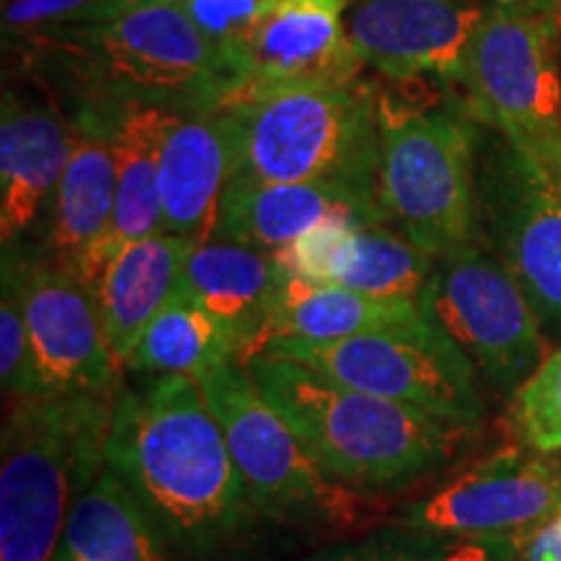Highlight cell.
I'll return each mask as SVG.
<instances>
[{
  "mask_svg": "<svg viewBox=\"0 0 561 561\" xmlns=\"http://www.w3.org/2000/svg\"><path fill=\"white\" fill-rule=\"evenodd\" d=\"M502 541L504 538H479V541L453 546L437 561H510L515 557V546Z\"/></svg>",
  "mask_w": 561,
  "mask_h": 561,
  "instance_id": "d6a6232c",
  "label": "cell"
},
{
  "mask_svg": "<svg viewBox=\"0 0 561 561\" xmlns=\"http://www.w3.org/2000/svg\"><path fill=\"white\" fill-rule=\"evenodd\" d=\"M439 557L426 543L409 541L405 536H377L359 543H341L322 549L301 561H437Z\"/></svg>",
  "mask_w": 561,
  "mask_h": 561,
  "instance_id": "4dcf8cb0",
  "label": "cell"
},
{
  "mask_svg": "<svg viewBox=\"0 0 561 561\" xmlns=\"http://www.w3.org/2000/svg\"><path fill=\"white\" fill-rule=\"evenodd\" d=\"M191 248L193 242L159 231L117 250L96 276L91 291L112 354L123 369L149 322L178 294Z\"/></svg>",
  "mask_w": 561,
  "mask_h": 561,
  "instance_id": "603a6c76",
  "label": "cell"
},
{
  "mask_svg": "<svg viewBox=\"0 0 561 561\" xmlns=\"http://www.w3.org/2000/svg\"><path fill=\"white\" fill-rule=\"evenodd\" d=\"M273 255L280 268L294 276L369 294V297L411 299L419 305L437 263L390 224H354L341 219L307 231L289 248Z\"/></svg>",
  "mask_w": 561,
  "mask_h": 561,
  "instance_id": "2e32d148",
  "label": "cell"
},
{
  "mask_svg": "<svg viewBox=\"0 0 561 561\" xmlns=\"http://www.w3.org/2000/svg\"><path fill=\"white\" fill-rule=\"evenodd\" d=\"M224 362H240L234 335L178 289L140 335L125 369L201 380Z\"/></svg>",
  "mask_w": 561,
  "mask_h": 561,
  "instance_id": "484cf974",
  "label": "cell"
},
{
  "mask_svg": "<svg viewBox=\"0 0 561 561\" xmlns=\"http://www.w3.org/2000/svg\"><path fill=\"white\" fill-rule=\"evenodd\" d=\"M377 201L403 237L437 257L479 242V123L466 102L419 83L377 87Z\"/></svg>",
  "mask_w": 561,
  "mask_h": 561,
  "instance_id": "277c9868",
  "label": "cell"
},
{
  "mask_svg": "<svg viewBox=\"0 0 561 561\" xmlns=\"http://www.w3.org/2000/svg\"><path fill=\"white\" fill-rule=\"evenodd\" d=\"M16 273L21 305L45 392H112L121 364L112 354L94 291L50 257L3 248Z\"/></svg>",
  "mask_w": 561,
  "mask_h": 561,
  "instance_id": "7c38bea8",
  "label": "cell"
},
{
  "mask_svg": "<svg viewBox=\"0 0 561 561\" xmlns=\"http://www.w3.org/2000/svg\"><path fill=\"white\" fill-rule=\"evenodd\" d=\"M364 62L346 32V0H276L240 58V83L224 104L297 89L343 87Z\"/></svg>",
  "mask_w": 561,
  "mask_h": 561,
  "instance_id": "5bb4252c",
  "label": "cell"
},
{
  "mask_svg": "<svg viewBox=\"0 0 561 561\" xmlns=\"http://www.w3.org/2000/svg\"><path fill=\"white\" fill-rule=\"evenodd\" d=\"M172 551L149 512L104 468L70 512L53 561H174Z\"/></svg>",
  "mask_w": 561,
  "mask_h": 561,
  "instance_id": "d4e9b609",
  "label": "cell"
},
{
  "mask_svg": "<svg viewBox=\"0 0 561 561\" xmlns=\"http://www.w3.org/2000/svg\"><path fill=\"white\" fill-rule=\"evenodd\" d=\"M460 87L476 123L561 174L559 21L489 0Z\"/></svg>",
  "mask_w": 561,
  "mask_h": 561,
  "instance_id": "52a82bcc",
  "label": "cell"
},
{
  "mask_svg": "<svg viewBox=\"0 0 561 561\" xmlns=\"http://www.w3.org/2000/svg\"><path fill=\"white\" fill-rule=\"evenodd\" d=\"M178 112L180 110L164 107V104L136 102L112 115L110 138L117 174L115 214H112L110 231L100 248L91 252L79 276L89 289L117 250L164 231L159 167L167 130Z\"/></svg>",
  "mask_w": 561,
  "mask_h": 561,
  "instance_id": "44dd1931",
  "label": "cell"
},
{
  "mask_svg": "<svg viewBox=\"0 0 561 561\" xmlns=\"http://www.w3.org/2000/svg\"><path fill=\"white\" fill-rule=\"evenodd\" d=\"M543 455L504 447L416 504L405 525L450 536H520L561 504V468Z\"/></svg>",
  "mask_w": 561,
  "mask_h": 561,
  "instance_id": "9a60e30c",
  "label": "cell"
},
{
  "mask_svg": "<svg viewBox=\"0 0 561 561\" xmlns=\"http://www.w3.org/2000/svg\"><path fill=\"white\" fill-rule=\"evenodd\" d=\"M237 167L240 144L231 112L180 110L167 130L159 167L167 234L193 244L214 240L224 193Z\"/></svg>",
  "mask_w": 561,
  "mask_h": 561,
  "instance_id": "e0dca14e",
  "label": "cell"
},
{
  "mask_svg": "<svg viewBox=\"0 0 561 561\" xmlns=\"http://www.w3.org/2000/svg\"><path fill=\"white\" fill-rule=\"evenodd\" d=\"M0 385L11 398L45 392L26 328L24 305L13 265L3 257V294H0Z\"/></svg>",
  "mask_w": 561,
  "mask_h": 561,
  "instance_id": "f1b7e54d",
  "label": "cell"
},
{
  "mask_svg": "<svg viewBox=\"0 0 561 561\" xmlns=\"http://www.w3.org/2000/svg\"><path fill=\"white\" fill-rule=\"evenodd\" d=\"M261 354L305 364L346 388L466 426L483 416L473 362L432 320L411 331H377L325 343L276 339Z\"/></svg>",
  "mask_w": 561,
  "mask_h": 561,
  "instance_id": "9c48e42d",
  "label": "cell"
},
{
  "mask_svg": "<svg viewBox=\"0 0 561 561\" xmlns=\"http://www.w3.org/2000/svg\"><path fill=\"white\" fill-rule=\"evenodd\" d=\"M112 117L81 112L70 123V151L50 201L47 250L60 268L81 276L91 252L100 248L115 214V157Z\"/></svg>",
  "mask_w": 561,
  "mask_h": 561,
  "instance_id": "d6986e66",
  "label": "cell"
},
{
  "mask_svg": "<svg viewBox=\"0 0 561 561\" xmlns=\"http://www.w3.org/2000/svg\"><path fill=\"white\" fill-rule=\"evenodd\" d=\"M198 382L261 520L325 528L354 517L359 491L320 471L242 362H224Z\"/></svg>",
  "mask_w": 561,
  "mask_h": 561,
  "instance_id": "ba28073f",
  "label": "cell"
},
{
  "mask_svg": "<svg viewBox=\"0 0 561 561\" xmlns=\"http://www.w3.org/2000/svg\"><path fill=\"white\" fill-rule=\"evenodd\" d=\"M426 320L419 301L369 297L284 271L271 301L263 346L276 339L325 343L377 331H411Z\"/></svg>",
  "mask_w": 561,
  "mask_h": 561,
  "instance_id": "cb8c5ba5",
  "label": "cell"
},
{
  "mask_svg": "<svg viewBox=\"0 0 561 561\" xmlns=\"http://www.w3.org/2000/svg\"><path fill=\"white\" fill-rule=\"evenodd\" d=\"M185 0H123V11L146 9V5H182Z\"/></svg>",
  "mask_w": 561,
  "mask_h": 561,
  "instance_id": "e575fe53",
  "label": "cell"
},
{
  "mask_svg": "<svg viewBox=\"0 0 561 561\" xmlns=\"http://www.w3.org/2000/svg\"><path fill=\"white\" fill-rule=\"evenodd\" d=\"M512 419L520 439L536 453L561 450V348L551 351L515 392Z\"/></svg>",
  "mask_w": 561,
  "mask_h": 561,
  "instance_id": "83f0119b",
  "label": "cell"
},
{
  "mask_svg": "<svg viewBox=\"0 0 561 561\" xmlns=\"http://www.w3.org/2000/svg\"><path fill=\"white\" fill-rule=\"evenodd\" d=\"M515 561H561V504L546 520L512 538Z\"/></svg>",
  "mask_w": 561,
  "mask_h": 561,
  "instance_id": "1f68e13d",
  "label": "cell"
},
{
  "mask_svg": "<svg viewBox=\"0 0 561 561\" xmlns=\"http://www.w3.org/2000/svg\"><path fill=\"white\" fill-rule=\"evenodd\" d=\"M335 219L388 224L375 193L331 182H263L234 174L224 193L216 237L280 252Z\"/></svg>",
  "mask_w": 561,
  "mask_h": 561,
  "instance_id": "ac0fdd59",
  "label": "cell"
},
{
  "mask_svg": "<svg viewBox=\"0 0 561 561\" xmlns=\"http://www.w3.org/2000/svg\"><path fill=\"white\" fill-rule=\"evenodd\" d=\"M107 468L193 561H221L261 520L193 377H157L138 392L121 385Z\"/></svg>",
  "mask_w": 561,
  "mask_h": 561,
  "instance_id": "6da1fadb",
  "label": "cell"
},
{
  "mask_svg": "<svg viewBox=\"0 0 561 561\" xmlns=\"http://www.w3.org/2000/svg\"><path fill=\"white\" fill-rule=\"evenodd\" d=\"M284 268L273 252L214 240L193 244L180 278V294L221 322L240 346V362L261 354L273 294Z\"/></svg>",
  "mask_w": 561,
  "mask_h": 561,
  "instance_id": "7402d4cb",
  "label": "cell"
},
{
  "mask_svg": "<svg viewBox=\"0 0 561 561\" xmlns=\"http://www.w3.org/2000/svg\"><path fill=\"white\" fill-rule=\"evenodd\" d=\"M257 388L318 462L351 491H396L437 471L471 426L333 382L305 364L257 354Z\"/></svg>",
  "mask_w": 561,
  "mask_h": 561,
  "instance_id": "3957f363",
  "label": "cell"
},
{
  "mask_svg": "<svg viewBox=\"0 0 561 561\" xmlns=\"http://www.w3.org/2000/svg\"><path fill=\"white\" fill-rule=\"evenodd\" d=\"M491 3H500V5H507V9L536 13V16L553 19V21H559V24H561V0H491Z\"/></svg>",
  "mask_w": 561,
  "mask_h": 561,
  "instance_id": "836d02e7",
  "label": "cell"
},
{
  "mask_svg": "<svg viewBox=\"0 0 561 561\" xmlns=\"http://www.w3.org/2000/svg\"><path fill=\"white\" fill-rule=\"evenodd\" d=\"M70 151V123L53 104L3 91L0 115V237L13 248L53 201Z\"/></svg>",
  "mask_w": 561,
  "mask_h": 561,
  "instance_id": "ffe728a7",
  "label": "cell"
},
{
  "mask_svg": "<svg viewBox=\"0 0 561 561\" xmlns=\"http://www.w3.org/2000/svg\"><path fill=\"white\" fill-rule=\"evenodd\" d=\"M479 244L561 341V174L500 136L479 146Z\"/></svg>",
  "mask_w": 561,
  "mask_h": 561,
  "instance_id": "8fae6325",
  "label": "cell"
},
{
  "mask_svg": "<svg viewBox=\"0 0 561 561\" xmlns=\"http://www.w3.org/2000/svg\"><path fill=\"white\" fill-rule=\"evenodd\" d=\"M13 45L26 66L79 96L81 112L102 117L136 102L216 110L231 96L227 68L182 5L130 9L30 34Z\"/></svg>",
  "mask_w": 561,
  "mask_h": 561,
  "instance_id": "7a4b0ae2",
  "label": "cell"
},
{
  "mask_svg": "<svg viewBox=\"0 0 561 561\" xmlns=\"http://www.w3.org/2000/svg\"><path fill=\"white\" fill-rule=\"evenodd\" d=\"M234 117L237 174L263 182H331L377 195V83L297 89L227 107Z\"/></svg>",
  "mask_w": 561,
  "mask_h": 561,
  "instance_id": "8992f818",
  "label": "cell"
},
{
  "mask_svg": "<svg viewBox=\"0 0 561 561\" xmlns=\"http://www.w3.org/2000/svg\"><path fill=\"white\" fill-rule=\"evenodd\" d=\"M117 390L13 398L0 434V561H53L76 502L107 468Z\"/></svg>",
  "mask_w": 561,
  "mask_h": 561,
  "instance_id": "5b68a950",
  "label": "cell"
},
{
  "mask_svg": "<svg viewBox=\"0 0 561 561\" xmlns=\"http://www.w3.org/2000/svg\"><path fill=\"white\" fill-rule=\"evenodd\" d=\"M421 310L500 392L515 396L551 354L528 297L479 242L437 257Z\"/></svg>",
  "mask_w": 561,
  "mask_h": 561,
  "instance_id": "30bf717a",
  "label": "cell"
},
{
  "mask_svg": "<svg viewBox=\"0 0 561 561\" xmlns=\"http://www.w3.org/2000/svg\"><path fill=\"white\" fill-rule=\"evenodd\" d=\"M486 9L483 0H351L346 32L382 79L460 87Z\"/></svg>",
  "mask_w": 561,
  "mask_h": 561,
  "instance_id": "4fadbf2b",
  "label": "cell"
},
{
  "mask_svg": "<svg viewBox=\"0 0 561 561\" xmlns=\"http://www.w3.org/2000/svg\"><path fill=\"white\" fill-rule=\"evenodd\" d=\"M273 3L276 0H185L182 3L187 19L208 39V45L214 47L224 68H227L231 79V94H234L237 83H240V58L244 45H248V37Z\"/></svg>",
  "mask_w": 561,
  "mask_h": 561,
  "instance_id": "4316f807",
  "label": "cell"
},
{
  "mask_svg": "<svg viewBox=\"0 0 561 561\" xmlns=\"http://www.w3.org/2000/svg\"><path fill=\"white\" fill-rule=\"evenodd\" d=\"M123 13V0H5L3 37L5 45L30 34L58 26L89 24Z\"/></svg>",
  "mask_w": 561,
  "mask_h": 561,
  "instance_id": "f546056e",
  "label": "cell"
}]
</instances>
